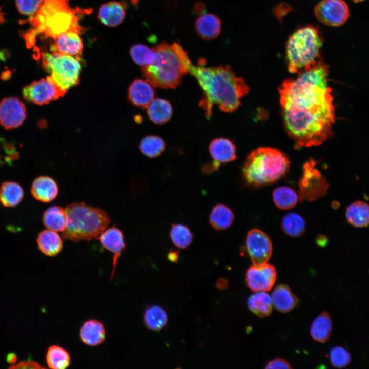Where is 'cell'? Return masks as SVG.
<instances>
[{
	"mask_svg": "<svg viewBox=\"0 0 369 369\" xmlns=\"http://www.w3.org/2000/svg\"><path fill=\"white\" fill-rule=\"evenodd\" d=\"M352 1L354 2L355 3H359L361 2L364 0H352Z\"/></svg>",
	"mask_w": 369,
	"mask_h": 369,
	"instance_id": "obj_48",
	"label": "cell"
},
{
	"mask_svg": "<svg viewBox=\"0 0 369 369\" xmlns=\"http://www.w3.org/2000/svg\"><path fill=\"white\" fill-rule=\"evenodd\" d=\"M10 368H42L39 364L32 360H26L11 366Z\"/></svg>",
	"mask_w": 369,
	"mask_h": 369,
	"instance_id": "obj_42",
	"label": "cell"
},
{
	"mask_svg": "<svg viewBox=\"0 0 369 369\" xmlns=\"http://www.w3.org/2000/svg\"><path fill=\"white\" fill-rule=\"evenodd\" d=\"M77 33L69 31L61 33L55 38L50 46V51L68 55L82 60L83 44Z\"/></svg>",
	"mask_w": 369,
	"mask_h": 369,
	"instance_id": "obj_15",
	"label": "cell"
},
{
	"mask_svg": "<svg viewBox=\"0 0 369 369\" xmlns=\"http://www.w3.org/2000/svg\"><path fill=\"white\" fill-rule=\"evenodd\" d=\"M234 219L232 210L223 204L215 206L209 216L210 224L217 231L228 229L232 224Z\"/></svg>",
	"mask_w": 369,
	"mask_h": 369,
	"instance_id": "obj_30",
	"label": "cell"
},
{
	"mask_svg": "<svg viewBox=\"0 0 369 369\" xmlns=\"http://www.w3.org/2000/svg\"><path fill=\"white\" fill-rule=\"evenodd\" d=\"M247 303L250 310L260 317H266L272 312L271 298L265 292H256L249 297Z\"/></svg>",
	"mask_w": 369,
	"mask_h": 369,
	"instance_id": "obj_28",
	"label": "cell"
},
{
	"mask_svg": "<svg viewBox=\"0 0 369 369\" xmlns=\"http://www.w3.org/2000/svg\"><path fill=\"white\" fill-rule=\"evenodd\" d=\"M156 54L153 63L143 67V76L151 85L161 88H175L188 73L191 61L182 47L177 43L162 42L153 49Z\"/></svg>",
	"mask_w": 369,
	"mask_h": 369,
	"instance_id": "obj_4",
	"label": "cell"
},
{
	"mask_svg": "<svg viewBox=\"0 0 369 369\" xmlns=\"http://www.w3.org/2000/svg\"><path fill=\"white\" fill-rule=\"evenodd\" d=\"M147 114L150 119L157 124L168 121L171 117L172 108L170 102L165 99H153L147 107Z\"/></svg>",
	"mask_w": 369,
	"mask_h": 369,
	"instance_id": "obj_27",
	"label": "cell"
},
{
	"mask_svg": "<svg viewBox=\"0 0 369 369\" xmlns=\"http://www.w3.org/2000/svg\"><path fill=\"white\" fill-rule=\"evenodd\" d=\"M209 151L214 160L215 168H218L220 163H228L236 158L235 146L227 138H219L212 140L209 146Z\"/></svg>",
	"mask_w": 369,
	"mask_h": 369,
	"instance_id": "obj_17",
	"label": "cell"
},
{
	"mask_svg": "<svg viewBox=\"0 0 369 369\" xmlns=\"http://www.w3.org/2000/svg\"><path fill=\"white\" fill-rule=\"evenodd\" d=\"M66 93L60 89L47 76L46 79L32 82L23 90V96L28 102L38 105L47 104L60 97Z\"/></svg>",
	"mask_w": 369,
	"mask_h": 369,
	"instance_id": "obj_10",
	"label": "cell"
},
{
	"mask_svg": "<svg viewBox=\"0 0 369 369\" xmlns=\"http://www.w3.org/2000/svg\"><path fill=\"white\" fill-rule=\"evenodd\" d=\"M168 259L171 261L176 262L178 259V253L176 252H172L168 254Z\"/></svg>",
	"mask_w": 369,
	"mask_h": 369,
	"instance_id": "obj_44",
	"label": "cell"
},
{
	"mask_svg": "<svg viewBox=\"0 0 369 369\" xmlns=\"http://www.w3.org/2000/svg\"><path fill=\"white\" fill-rule=\"evenodd\" d=\"M330 360L332 365L337 368H343L351 362V356L345 348L337 346L333 347L330 352Z\"/></svg>",
	"mask_w": 369,
	"mask_h": 369,
	"instance_id": "obj_39",
	"label": "cell"
},
{
	"mask_svg": "<svg viewBox=\"0 0 369 369\" xmlns=\"http://www.w3.org/2000/svg\"><path fill=\"white\" fill-rule=\"evenodd\" d=\"M328 73V66L318 60L279 87L284 125L296 147L319 145L332 134L335 107Z\"/></svg>",
	"mask_w": 369,
	"mask_h": 369,
	"instance_id": "obj_1",
	"label": "cell"
},
{
	"mask_svg": "<svg viewBox=\"0 0 369 369\" xmlns=\"http://www.w3.org/2000/svg\"><path fill=\"white\" fill-rule=\"evenodd\" d=\"M37 242L41 252L49 256L56 255L63 247L60 236L54 231H42L38 235Z\"/></svg>",
	"mask_w": 369,
	"mask_h": 369,
	"instance_id": "obj_24",
	"label": "cell"
},
{
	"mask_svg": "<svg viewBox=\"0 0 369 369\" xmlns=\"http://www.w3.org/2000/svg\"><path fill=\"white\" fill-rule=\"evenodd\" d=\"M90 12V9H72L69 0H44L37 12L29 19L32 28L24 35L26 45L34 46L36 37L41 34L53 39L69 31L82 34L86 29L80 25L79 16Z\"/></svg>",
	"mask_w": 369,
	"mask_h": 369,
	"instance_id": "obj_3",
	"label": "cell"
},
{
	"mask_svg": "<svg viewBox=\"0 0 369 369\" xmlns=\"http://www.w3.org/2000/svg\"><path fill=\"white\" fill-rule=\"evenodd\" d=\"M170 237L176 247L180 249H185L192 242L193 234L186 225L174 224L171 228Z\"/></svg>",
	"mask_w": 369,
	"mask_h": 369,
	"instance_id": "obj_36",
	"label": "cell"
},
{
	"mask_svg": "<svg viewBox=\"0 0 369 369\" xmlns=\"http://www.w3.org/2000/svg\"><path fill=\"white\" fill-rule=\"evenodd\" d=\"M290 166L288 157L279 150L260 147L247 156L242 167L246 182L258 187L273 183L283 177Z\"/></svg>",
	"mask_w": 369,
	"mask_h": 369,
	"instance_id": "obj_5",
	"label": "cell"
},
{
	"mask_svg": "<svg viewBox=\"0 0 369 369\" xmlns=\"http://www.w3.org/2000/svg\"><path fill=\"white\" fill-rule=\"evenodd\" d=\"M10 73L7 71L4 73V74H3L2 78L3 79H8L10 77Z\"/></svg>",
	"mask_w": 369,
	"mask_h": 369,
	"instance_id": "obj_47",
	"label": "cell"
},
{
	"mask_svg": "<svg viewBox=\"0 0 369 369\" xmlns=\"http://www.w3.org/2000/svg\"><path fill=\"white\" fill-rule=\"evenodd\" d=\"M16 360V356L13 353L9 354L7 356V361L9 363H14Z\"/></svg>",
	"mask_w": 369,
	"mask_h": 369,
	"instance_id": "obj_45",
	"label": "cell"
},
{
	"mask_svg": "<svg viewBox=\"0 0 369 369\" xmlns=\"http://www.w3.org/2000/svg\"><path fill=\"white\" fill-rule=\"evenodd\" d=\"M188 72L195 76L203 91L199 106L210 118L213 105L217 104L221 111L231 112L240 105V99L249 92V88L242 78L237 77L228 66L206 67L190 62Z\"/></svg>",
	"mask_w": 369,
	"mask_h": 369,
	"instance_id": "obj_2",
	"label": "cell"
},
{
	"mask_svg": "<svg viewBox=\"0 0 369 369\" xmlns=\"http://www.w3.org/2000/svg\"><path fill=\"white\" fill-rule=\"evenodd\" d=\"M197 34L206 40L216 38L221 30V23L219 18L212 14H204L199 17L195 23Z\"/></svg>",
	"mask_w": 369,
	"mask_h": 369,
	"instance_id": "obj_23",
	"label": "cell"
},
{
	"mask_svg": "<svg viewBox=\"0 0 369 369\" xmlns=\"http://www.w3.org/2000/svg\"><path fill=\"white\" fill-rule=\"evenodd\" d=\"M277 277L274 266L267 263L253 264L246 272L245 281L249 288L254 292L269 291L273 286Z\"/></svg>",
	"mask_w": 369,
	"mask_h": 369,
	"instance_id": "obj_13",
	"label": "cell"
},
{
	"mask_svg": "<svg viewBox=\"0 0 369 369\" xmlns=\"http://www.w3.org/2000/svg\"><path fill=\"white\" fill-rule=\"evenodd\" d=\"M44 0H15L18 11L23 15L31 17L41 7Z\"/></svg>",
	"mask_w": 369,
	"mask_h": 369,
	"instance_id": "obj_40",
	"label": "cell"
},
{
	"mask_svg": "<svg viewBox=\"0 0 369 369\" xmlns=\"http://www.w3.org/2000/svg\"><path fill=\"white\" fill-rule=\"evenodd\" d=\"M167 314L165 310L158 305L147 307L144 314V323L150 330L159 331L167 324Z\"/></svg>",
	"mask_w": 369,
	"mask_h": 369,
	"instance_id": "obj_32",
	"label": "cell"
},
{
	"mask_svg": "<svg viewBox=\"0 0 369 369\" xmlns=\"http://www.w3.org/2000/svg\"><path fill=\"white\" fill-rule=\"evenodd\" d=\"M67 219L65 210L57 206L48 208L43 216V222L45 226L52 231L58 232L64 231Z\"/></svg>",
	"mask_w": 369,
	"mask_h": 369,
	"instance_id": "obj_29",
	"label": "cell"
},
{
	"mask_svg": "<svg viewBox=\"0 0 369 369\" xmlns=\"http://www.w3.org/2000/svg\"><path fill=\"white\" fill-rule=\"evenodd\" d=\"M65 211L68 219L62 236L64 238L73 242L90 241L96 238L110 221L105 211L83 202L72 203L66 207Z\"/></svg>",
	"mask_w": 369,
	"mask_h": 369,
	"instance_id": "obj_6",
	"label": "cell"
},
{
	"mask_svg": "<svg viewBox=\"0 0 369 369\" xmlns=\"http://www.w3.org/2000/svg\"><path fill=\"white\" fill-rule=\"evenodd\" d=\"M130 54L134 62L142 67L152 64L156 57L154 50L142 44H136L132 46Z\"/></svg>",
	"mask_w": 369,
	"mask_h": 369,
	"instance_id": "obj_37",
	"label": "cell"
},
{
	"mask_svg": "<svg viewBox=\"0 0 369 369\" xmlns=\"http://www.w3.org/2000/svg\"><path fill=\"white\" fill-rule=\"evenodd\" d=\"M79 336L85 344L95 346L102 343L106 338V331L104 324L96 319L85 321L81 326Z\"/></svg>",
	"mask_w": 369,
	"mask_h": 369,
	"instance_id": "obj_19",
	"label": "cell"
},
{
	"mask_svg": "<svg viewBox=\"0 0 369 369\" xmlns=\"http://www.w3.org/2000/svg\"><path fill=\"white\" fill-rule=\"evenodd\" d=\"M269 369L292 368L290 364L285 359L281 358H276L269 361L265 367Z\"/></svg>",
	"mask_w": 369,
	"mask_h": 369,
	"instance_id": "obj_41",
	"label": "cell"
},
{
	"mask_svg": "<svg viewBox=\"0 0 369 369\" xmlns=\"http://www.w3.org/2000/svg\"><path fill=\"white\" fill-rule=\"evenodd\" d=\"M23 196V189L17 182L5 181L0 187V202L5 207H12L17 205Z\"/></svg>",
	"mask_w": 369,
	"mask_h": 369,
	"instance_id": "obj_31",
	"label": "cell"
},
{
	"mask_svg": "<svg viewBox=\"0 0 369 369\" xmlns=\"http://www.w3.org/2000/svg\"><path fill=\"white\" fill-rule=\"evenodd\" d=\"M314 13L319 22L335 27L344 24L350 15L348 7L343 0H322L316 6Z\"/></svg>",
	"mask_w": 369,
	"mask_h": 369,
	"instance_id": "obj_11",
	"label": "cell"
},
{
	"mask_svg": "<svg viewBox=\"0 0 369 369\" xmlns=\"http://www.w3.org/2000/svg\"><path fill=\"white\" fill-rule=\"evenodd\" d=\"M272 197L275 206L281 210L293 208L298 200V196L296 191L286 186H281L275 189Z\"/></svg>",
	"mask_w": 369,
	"mask_h": 369,
	"instance_id": "obj_33",
	"label": "cell"
},
{
	"mask_svg": "<svg viewBox=\"0 0 369 369\" xmlns=\"http://www.w3.org/2000/svg\"><path fill=\"white\" fill-rule=\"evenodd\" d=\"M42 59L49 77L62 90L67 92L79 84L81 60L56 52L42 53Z\"/></svg>",
	"mask_w": 369,
	"mask_h": 369,
	"instance_id": "obj_8",
	"label": "cell"
},
{
	"mask_svg": "<svg viewBox=\"0 0 369 369\" xmlns=\"http://www.w3.org/2000/svg\"><path fill=\"white\" fill-rule=\"evenodd\" d=\"M345 216L352 225L357 228L367 227L369 222L368 205L364 201H355L346 208Z\"/></svg>",
	"mask_w": 369,
	"mask_h": 369,
	"instance_id": "obj_25",
	"label": "cell"
},
{
	"mask_svg": "<svg viewBox=\"0 0 369 369\" xmlns=\"http://www.w3.org/2000/svg\"><path fill=\"white\" fill-rule=\"evenodd\" d=\"M227 284V282H225V280L221 279L220 280H219L217 282V285L218 288H220V289H222V288L225 287V284Z\"/></svg>",
	"mask_w": 369,
	"mask_h": 369,
	"instance_id": "obj_46",
	"label": "cell"
},
{
	"mask_svg": "<svg viewBox=\"0 0 369 369\" xmlns=\"http://www.w3.org/2000/svg\"><path fill=\"white\" fill-rule=\"evenodd\" d=\"M46 361L48 367L53 369H64L70 364L71 358L68 352L61 346L54 345L47 352Z\"/></svg>",
	"mask_w": 369,
	"mask_h": 369,
	"instance_id": "obj_34",
	"label": "cell"
},
{
	"mask_svg": "<svg viewBox=\"0 0 369 369\" xmlns=\"http://www.w3.org/2000/svg\"><path fill=\"white\" fill-rule=\"evenodd\" d=\"M271 298L273 306L277 311L283 313L292 310L299 302L289 286L283 284L276 286Z\"/></svg>",
	"mask_w": 369,
	"mask_h": 369,
	"instance_id": "obj_20",
	"label": "cell"
},
{
	"mask_svg": "<svg viewBox=\"0 0 369 369\" xmlns=\"http://www.w3.org/2000/svg\"><path fill=\"white\" fill-rule=\"evenodd\" d=\"M96 238L100 241L105 248L113 254V267L110 276V281H111L114 276L117 259L125 250L122 232L120 229L113 227L104 231Z\"/></svg>",
	"mask_w": 369,
	"mask_h": 369,
	"instance_id": "obj_16",
	"label": "cell"
},
{
	"mask_svg": "<svg viewBox=\"0 0 369 369\" xmlns=\"http://www.w3.org/2000/svg\"><path fill=\"white\" fill-rule=\"evenodd\" d=\"M311 160L304 166L303 176L299 182L301 200H314L326 193L327 183Z\"/></svg>",
	"mask_w": 369,
	"mask_h": 369,
	"instance_id": "obj_9",
	"label": "cell"
},
{
	"mask_svg": "<svg viewBox=\"0 0 369 369\" xmlns=\"http://www.w3.org/2000/svg\"><path fill=\"white\" fill-rule=\"evenodd\" d=\"M154 93L151 85L147 80L137 79L129 88V98L135 105L146 108L153 99Z\"/></svg>",
	"mask_w": 369,
	"mask_h": 369,
	"instance_id": "obj_21",
	"label": "cell"
},
{
	"mask_svg": "<svg viewBox=\"0 0 369 369\" xmlns=\"http://www.w3.org/2000/svg\"><path fill=\"white\" fill-rule=\"evenodd\" d=\"M58 188L55 181L48 176L36 178L32 184L31 193L36 200L49 202L56 198Z\"/></svg>",
	"mask_w": 369,
	"mask_h": 369,
	"instance_id": "obj_18",
	"label": "cell"
},
{
	"mask_svg": "<svg viewBox=\"0 0 369 369\" xmlns=\"http://www.w3.org/2000/svg\"><path fill=\"white\" fill-rule=\"evenodd\" d=\"M245 247L253 264L267 263L272 254L271 241L269 237L259 229H253L248 232Z\"/></svg>",
	"mask_w": 369,
	"mask_h": 369,
	"instance_id": "obj_12",
	"label": "cell"
},
{
	"mask_svg": "<svg viewBox=\"0 0 369 369\" xmlns=\"http://www.w3.org/2000/svg\"><path fill=\"white\" fill-rule=\"evenodd\" d=\"M322 44L319 30L314 27L306 26L294 32L286 46L289 72L299 73L318 60Z\"/></svg>",
	"mask_w": 369,
	"mask_h": 369,
	"instance_id": "obj_7",
	"label": "cell"
},
{
	"mask_svg": "<svg viewBox=\"0 0 369 369\" xmlns=\"http://www.w3.org/2000/svg\"><path fill=\"white\" fill-rule=\"evenodd\" d=\"M332 329L331 317L327 312H323L313 321L310 329V334L315 341L324 343L329 339Z\"/></svg>",
	"mask_w": 369,
	"mask_h": 369,
	"instance_id": "obj_26",
	"label": "cell"
},
{
	"mask_svg": "<svg viewBox=\"0 0 369 369\" xmlns=\"http://www.w3.org/2000/svg\"><path fill=\"white\" fill-rule=\"evenodd\" d=\"M194 10L196 14H202L206 10L205 6L201 2H197L194 6Z\"/></svg>",
	"mask_w": 369,
	"mask_h": 369,
	"instance_id": "obj_43",
	"label": "cell"
},
{
	"mask_svg": "<svg viewBox=\"0 0 369 369\" xmlns=\"http://www.w3.org/2000/svg\"><path fill=\"white\" fill-rule=\"evenodd\" d=\"M163 140L158 136H148L142 140L140 149L146 156L153 158L159 156L165 150Z\"/></svg>",
	"mask_w": 369,
	"mask_h": 369,
	"instance_id": "obj_38",
	"label": "cell"
},
{
	"mask_svg": "<svg viewBox=\"0 0 369 369\" xmlns=\"http://www.w3.org/2000/svg\"><path fill=\"white\" fill-rule=\"evenodd\" d=\"M25 118V106L18 98H5L0 102V124L5 129L17 128Z\"/></svg>",
	"mask_w": 369,
	"mask_h": 369,
	"instance_id": "obj_14",
	"label": "cell"
},
{
	"mask_svg": "<svg viewBox=\"0 0 369 369\" xmlns=\"http://www.w3.org/2000/svg\"><path fill=\"white\" fill-rule=\"evenodd\" d=\"M281 227L283 232L293 237L302 235L305 230L304 219L296 213H289L282 218Z\"/></svg>",
	"mask_w": 369,
	"mask_h": 369,
	"instance_id": "obj_35",
	"label": "cell"
},
{
	"mask_svg": "<svg viewBox=\"0 0 369 369\" xmlns=\"http://www.w3.org/2000/svg\"><path fill=\"white\" fill-rule=\"evenodd\" d=\"M125 17V11L122 4L116 1L107 2L100 7L98 17L105 25L116 27L121 24Z\"/></svg>",
	"mask_w": 369,
	"mask_h": 369,
	"instance_id": "obj_22",
	"label": "cell"
}]
</instances>
